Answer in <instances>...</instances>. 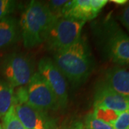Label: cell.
<instances>
[{"label":"cell","instance_id":"1","mask_svg":"<svg viewBox=\"0 0 129 129\" xmlns=\"http://www.w3.org/2000/svg\"><path fill=\"white\" fill-rule=\"evenodd\" d=\"M98 49L107 60L118 66L129 64V36L111 14L92 24Z\"/></svg>","mask_w":129,"mask_h":129},{"label":"cell","instance_id":"2","mask_svg":"<svg viewBox=\"0 0 129 129\" xmlns=\"http://www.w3.org/2000/svg\"><path fill=\"white\" fill-rule=\"evenodd\" d=\"M53 61L73 87L88 80L95 65L89 45L82 37L73 45L55 52Z\"/></svg>","mask_w":129,"mask_h":129},{"label":"cell","instance_id":"3","mask_svg":"<svg viewBox=\"0 0 129 129\" xmlns=\"http://www.w3.org/2000/svg\"><path fill=\"white\" fill-rule=\"evenodd\" d=\"M56 19L47 3L31 1L22 12L19 22L24 46L32 48L43 43L49 28Z\"/></svg>","mask_w":129,"mask_h":129},{"label":"cell","instance_id":"4","mask_svg":"<svg viewBox=\"0 0 129 129\" xmlns=\"http://www.w3.org/2000/svg\"><path fill=\"white\" fill-rule=\"evenodd\" d=\"M14 102L25 103L45 112L59 109L55 95L38 72L33 74L26 85L14 91Z\"/></svg>","mask_w":129,"mask_h":129},{"label":"cell","instance_id":"5","mask_svg":"<svg viewBox=\"0 0 129 129\" xmlns=\"http://www.w3.org/2000/svg\"><path fill=\"white\" fill-rule=\"evenodd\" d=\"M85 22L61 17L55 19L45 37L47 49L57 52L73 45L81 37Z\"/></svg>","mask_w":129,"mask_h":129},{"label":"cell","instance_id":"6","mask_svg":"<svg viewBox=\"0 0 129 129\" xmlns=\"http://www.w3.org/2000/svg\"><path fill=\"white\" fill-rule=\"evenodd\" d=\"M0 73L13 88L26 85L35 73L31 57L22 52L9 54L0 63Z\"/></svg>","mask_w":129,"mask_h":129},{"label":"cell","instance_id":"7","mask_svg":"<svg viewBox=\"0 0 129 129\" xmlns=\"http://www.w3.org/2000/svg\"><path fill=\"white\" fill-rule=\"evenodd\" d=\"M37 68L39 74L55 95L59 109H64L68 102V93L66 79L64 75L54 61L49 57L42 58L38 62Z\"/></svg>","mask_w":129,"mask_h":129},{"label":"cell","instance_id":"8","mask_svg":"<svg viewBox=\"0 0 129 129\" xmlns=\"http://www.w3.org/2000/svg\"><path fill=\"white\" fill-rule=\"evenodd\" d=\"M15 113L21 123L28 129H53L54 119L47 112L40 111L25 103L14 102Z\"/></svg>","mask_w":129,"mask_h":129},{"label":"cell","instance_id":"9","mask_svg":"<svg viewBox=\"0 0 129 129\" xmlns=\"http://www.w3.org/2000/svg\"><path fill=\"white\" fill-rule=\"evenodd\" d=\"M94 108H106L122 113L129 109V96L115 92L99 81L93 97Z\"/></svg>","mask_w":129,"mask_h":129},{"label":"cell","instance_id":"10","mask_svg":"<svg viewBox=\"0 0 129 129\" xmlns=\"http://www.w3.org/2000/svg\"><path fill=\"white\" fill-rule=\"evenodd\" d=\"M101 81L115 92L129 96V68L115 66L109 68Z\"/></svg>","mask_w":129,"mask_h":129},{"label":"cell","instance_id":"11","mask_svg":"<svg viewBox=\"0 0 129 129\" xmlns=\"http://www.w3.org/2000/svg\"><path fill=\"white\" fill-rule=\"evenodd\" d=\"M98 14L92 9L90 0L68 1L62 12V17L83 22L92 20Z\"/></svg>","mask_w":129,"mask_h":129},{"label":"cell","instance_id":"12","mask_svg":"<svg viewBox=\"0 0 129 129\" xmlns=\"http://www.w3.org/2000/svg\"><path fill=\"white\" fill-rule=\"evenodd\" d=\"M21 37L19 22L12 16L0 21V50L13 45Z\"/></svg>","mask_w":129,"mask_h":129},{"label":"cell","instance_id":"13","mask_svg":"<svg viewBox=\"0 0 129 129\" xmlns=\"http://www.w3.org/2000/svg\"><path fill=\"white\" fill-rule=\"evenodd\" d=\"M14 100V88L5 80L0 79V118H3L8 112Z\"/></svg>","mask_w":129,"mask_h":129},{"label":"cell","instance_id":"14","mask_svg":"<svg viewBox=\"0 0 129 129\" xmlns=\"http://www.w3.org/2000/svg\"><path fill=\"white\" fill-rule=\"evenodd\" d=\"M3 129H28L19 120L15 113L14 104L2 118Z\"/></svg>","mask_w":129,"mask_h":129},{"label":"cell","instance_id":"15","mask_svg":"<svg viewBox=\"0 0 129 129\" xmlns=\"http://www.w3.org/2000/svg\"><path fill=\"white\" fill-rule=\"evenodd\" d=\"M120 113L119 112L106 108H94V111L92 113L96 118L111 125L113 124V123L117 119Z\"/></svg>","mask_w":129,"mask_h":129},{"label":"cell","instance_id":"16","mask_svg":"<svg viewBox=\"0 0 129 129\" xmlns=\"http://www.w3.org/2000/svg\"><path fill=\"white\" fill-rule=\"evenodd\" d=\"M84 125L86 129H113L112 125L96 118L92 113L85 117Z\"/></svg>","mask_w":129,"mask_h":129},{"label":"cell","instance_id":"17","mask_svg":"<svg viewBox=\"0 0 129 129\" xmlns=\"http://www.w3.org/2000/svg\"><path fill=\"white\" fill-rule=\"evenodd\" d=\"M20 4L16 1L0 0V21L13 13Z\"/></svg>","mask_w":129,"mask_h":129},{"label":"cell","instance_id":"18","mask_svg":"<svg viewBox=\"0 0 129 129\" xmlns=\"http://www.w3.org/2000/svg\"><path fill=\"white\" fill-rule=\"evenodd\" d=\"M67 2L68 1L66 0H52L47 3V6L52 14L57 18H59L62 17V9Z\"/></svg>","mask_w":129,"mask_h":129},{"label":"cell","instance_id":"19","mask_svg":"<svg viewBox=\"0 0 129 129\" xmlns=\"http://www.w3.org/2000/svg\"><path fill=\"white\" fill-rule=\"evenodd\" d=\"M113 129H128L129 127V109L120 113L117 119L113 123Z\"/></svg>","mask_w":129,"mask_h":129},{"label":"cell","instance_id":"20","mask_svg":"<svg viewBox=\"0 0 129 129\" xmlns=\"http://www.w3.org/2000/svg\"><path fill=\"white\" fill-rule=\"evenodd\" d=\"M118 19L121 24L129 32V4L122 10L120 15L118 16Z\"/></svg>","mask_w":129,"mask_h":129},{"label":"cell","instance_id":"21","mask_svg":"<svg viewBox=\"0 0 129 129\" xmlns=\"http://www.w3.org/2000/svg\"><path fill=\"white\" fill-rule=\"evenodd\" d=\"M62 129H86L84 123L80 121H75L73 123H70V125H68L67 127L63 128Z\"/></svg>","mask_w":129,"mask_h":129},{"label":"cell","instance_id":"22","mask_svg":"<svg viewBox=\"0 0 129 129\" xmlns=\"http://www.w3.org/2000/svg\"><path fill=\"white\" fill-rule=\"evenodd\" d=\"M111 2L118 5H126L128 2V1H127V0H112Z\"/></svg>","mask_w":129,"mask_h":129},{"label":"cell","instance_id":"23","mask_svg":"<svg viewBox=\"0 0 129 129\" xmlns=\"http://www.w3.org/2000/svg\"><path fill=\"white\" fill-rule=\"evenodd\" d=\"M0 129H3L2 128V125L1 124H0Z\"/></svg>","mask_w":129,"mask_h":129},{"label":"cell","instance_id":"24","mask_svg":"<svg viewBox=\"0 0 129 129\" xmlns=\"http://www.w3.org/2000/svg\"><path fill=\"white\" fill-rule=\"evenodd\" d=\"M128 129H129V127H128Z\"/></svg>","mask_w":129,"mask_h":129}]
</instances>
